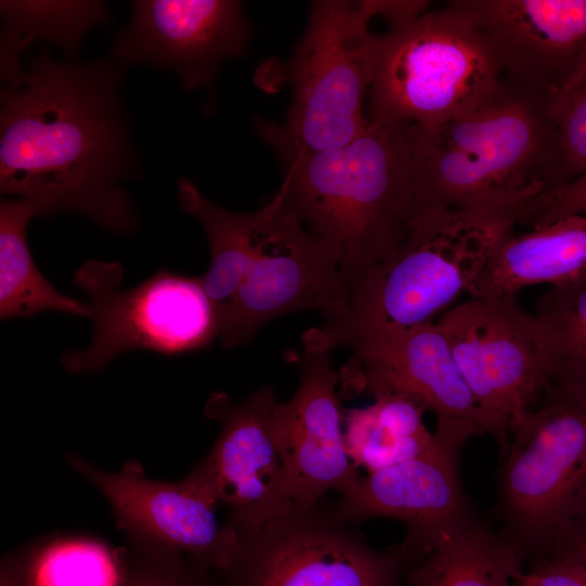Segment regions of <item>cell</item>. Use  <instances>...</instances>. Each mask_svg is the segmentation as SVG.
Instances as JSON below:
<instances>
[{
    "instance_id": "6da1fadb",
    "label": "cell",
    "mask_w": 586,
    "mask_h": 586,
    "mask_svg": "<svg viewBox=\"0 0 586 586\" xmlns=\"http://www.w3.org/2000/svg\"><path fill=\"white\" fill-rule=\"evenodd\" d=\"M124 65L112 56L56 60L42 49L15 87L1 91L0 190L38 216L76 213L127 234L139 217L123 188L138 160L119 93Z\"/></svg>"
},
{
    "instance_id": "7a4b0ae2",
    "label": "cell",
    "mask_w": 586,
    "mask_h": 586,
    "mask_svg": "<svg viewBox=\"0 0 586 586\" xmlns=\"http://www.w3.org/2000/svg\"><path fill=\"white\" fill-rule=\"evenodd\" d=\"M283 170L278 192L334 254L349 290L404 240L417 211L413 127L371 123L352 142L314 151L282 125L255 120Z\"/></svg>"
},
{
    "instance_id": "3957f363",
    "label": "cell",
    "mask_w": 586,
    "mask_h": 586,
    "mask_svg": "<svg viewBox=\"0 0 586 586\" xmlns=\"http://www.w3.org/2000/svg\"><path fill=\"white\" fill-rule=\"evenodd\" d=\"M549 104L505 82L488 100L447 122L413 127L418 209L505 219L561 184Z\"/></svg>"
},
{
    "instance_id": "277c9868",
    "label": "cell",
    "mask_w": 586,
    "mask_h": 586,
    "mask_svg": "<svg viewBox=\"0 0 586 586\" xmlns=\"http://www.w3.org/2000/svg\"><path fill=\"white\" fill-rule=\"evenodd\" d=\"M512 222L475 214L418 209L385 260L352 290L346 314L310 328L305 351L330 354L387 332L436 321L471 289Z\"/></svg>"
},
{
    "instance_id": "5b68a950",
    "label": "cell",
    "mask_w": 586,
    "mask_h": 586,
    "mask_svg": "<svg viewBox=\"0 0 586 586\" xmlns=\"http://www.w3.org/2000/svg\"><path fill=\"white\" fill-rule=\"evenodd\" d=\"M504 85L480 34L445 4L388 23L378 35L367 118L433 127L480 105Z\"/></svg>"
},
{
    "instance_id": "8992f818",
    "label": "cell",
    "mask_w": 586,
    "mask_h": 586,
    "mask_svg": "<svg viewBox=\"0 0 586 586\" xmlns=\"http://www.w3.org/2000/svg\"><path fill=\"white\" fill-rule=\"evenodd\" d=\"M498 474L500 532L558 556L586 518V393L551 385L513 430Z\"/></svg>"
},
{
    "instance_id": "52a82bcc",
    "label": "cell",
    "mask_w": 586,
    "mask_h": 586,
    "mask_svg": "<svg viewBox=\"0 0 586 586\" xmlns=\"http://www.w3.org/2000/svg\"><path fill=\"white\" fill-rule=\"evenodd\" d=\"M384 1L318 0L288 64L291 103L283 126L314 151L343 146L366 130L378 35L371 21Z\"/></svg>"
},
{
    "instance_id": "ba28073f",
    "label": "cell",
    "mask_w": 586,
    "mask_h": 586,
    "mask_svg": "<svg viewBox=\"0 0 586 586\" xmlns=\"http://www.w3.org/2000/svg\"><path fill=\"white\" fill-rule=\"evenodd\" d=\"M117 263L88 260L74 275L88 296L92 323L89 345L62 354L72 373H98L118 355L145 349L175 356L202 349L219 339L220 323L201 276L158 269L139 284L122 289Z\"/></svg>"
},
{
    "instance_id": "9c48e42d",
    "label": "cell",
    "mask_w": 586,
    "mask_h": 586,
    "mask_svg": "<svg viewBox=\"0 0 586 586\" xmlns=\"http://www.w3.org/2000/svg\"><path fill=\"white\" fill-rule=\"evenodd\" d=\"M351 290L331 250L277 193L255 209L253 254L221 323L225 348L249 344L273 319L316 310L329 323L347 311Z\"/></svg>"
},
{
    "instance_id": "30bf717a",
    "label": "cell",
    "mask_w": 586,
    "mask_h": 586,
    "mask_svg": "<svg viewBox=\"0 0 586 586\" xmlns=\"http://www.w3.org/2000/svg\"><path fill=\"white\" fill-rule=\"evenodd\" d=\"M235 533L220 586H399L404 563L395 550L372 548L319 501Z\"/></svg>"
},
{
    "instance_id": "8fae6325",
    "label": "cell",
    "mask_w": 586,
    "mask_h": 586,
    "mask_svg": "<svg viewBox=\"0 0 586 586\" xmlns=\"http://www.w3.org/2000/svg\"><path fill=\"white\" fill-rule=\"evenodd\" d=\"M436 323L502 456L549 387L533 314L515 296H470Z\"/></svg>"
},
{
    "instance_id": "7c38bea8",
    "label": "cell",
    "mask_w": 586,
    "mask_h": 586,
    "mask_svg": "<svg viewBox=\"0 0 586 586\" xmlns=\"http://www.w3.org/2000/svg\"><path fill=\"white\" fill-rule=\"evenodd\" d=\"M67 464L104 496L128 542L181 552L220 572L229 563L237 533L219 524L214 496L189 474L179 482L149 479L137 460L107 472L69 453Z\"/></svg>"
},
{
    "instance_id": "4fadbf2b",
    "label": "cell",
    "mask_w": 586,
    "mask_h": 586,
    "mask_svg": "<svg viewBox=\"0 0 586 586\" xmlns=\"http://www.w3.org/2000/svg\"><path fill=\"white\" fill-rule=\"evenodd\" d=\"M277 403L273 390L263 386L241 403L215 392L204 406L205 416L220 429L208 454L188 474L228 507L226 523L234 531L262 526L295 506L271 433Z\"/></svg>"
},
{
    "instance_id": "5bb4252c",
    "label": "cell",
    "mask_w": 586,
    "mask_h": 586,
    "mask_svg": "<svg viewBox=\"0 0 586 586\" xmlns=\"http://www.w3.org/2000/svg\"><path fill=\"white\" fill-rule=\"evenodd\" d=\"M437 443L411 460L359 476L341 493L335 512L351 524L391 518L407 526L394 550L413 562L450 526L472 514L459 474V455L476 435L459 426L437 425Z\"/></svg>"
},
{
    "instance_id": "9a60e30c",
    "label": "cell",
    "mask_w": 586,
    "mask_h": 586,
    "mask_svg": "<svg viewBox=\"0 0 586 586\" xmlns=\"http://www.w3.org/2000/svg\"><path fill=\"white\" fill-rule=\"evenodd\" d=\"M487 44L504 82L546 101L586 47V0H453Z\"/></svg>"
},
{
    "instance_id": "2e32d148",
    "label": "cell",
    "mask_w": 586,
    "mask_h": 586,
    "mask_svg": "<svg viewBox=\"0 0 586 586\" xmlns=\"http://www.w3.org/2000/svg\"><path fill=\"white\" fill-rule=\"evenodd\" d=\"M252 35L239 1L139 0L111 56L124 66L170 68L186 90L212 89L219 67L242 56Z\"/></svg>"
},
{
    "instance_id": "e0dca14e",
    "label": "cell",
    "mask_w": 586,
    "mask_h": 586,
    "mask_svg": "<svg viewBox=\"0 0 586 586\" xmlns=\"http://www.w3.org/2000/svg\"><path fill=\"white\" fill-rule=\"evenodd\" d=\"M352 349L339 371L341 393L402 396L432 411L437 425L488 434L436 321L383 333Z\"/></svg>"
},
{
    "instance_id": "ac0fdd59",
    "label": "cell",
    "mask_w": 586,
    "mask_h": 586,
    "mask_svg": "<svg viewBox=\"0 0 586 586\" xmlns=\"http://www.w3.org/2000/svg\"><path fill=\"white\" fill-rule=\"evenodd\" d=\"M296 361L298 386L275 405L270 426L293 504L310 506L330 491L343 493L360 475L346 449L339 371L326 353L304 349Z\"/></svg>"
},
{
    "instance_id": "d6986e66",
    "label": "cell",
    "mask_w": 586,
    "mask_h": 586,
    "mask_svg": "<svg viewBox=\"0 0 586 586\" xmlns=\"http://www.w3.org/2000/svg\"><path fill=\"white\" fill-rule=\"evenodd\" d=\"M584 278L586 215H572L506 234L469 295L515 296L527 286H555Z\"/></svg>"
},
{
    "instance_id": "ffe728a7",
    "label": "cell",
    "mask_w": 586,
    "mask_h": 586,
    "mask_svg": "<svg viewBox=\"0 0 586 586\" xmlns=\"http://www.w3.org/2000/svg\"><path fill=\"white\" fill-rule=\"evenodd\" d=\"M525 559L500 531L473 514L454 524L413 561L408 586H511Z\"/></svg>"
},
{
    "instance_id": "44dd1931",
    "label": "cell",
    "mask_w": 586,
    "mask_h": 586,
    "mask_svg": "<svg viewBox=\"0 0 586 586\" xmlns=\"http://www.w3.org/2000/svg\"><path fill=\"white\" fill-rule=\"evenodd\" d=\"M0 67L4 87H15L25 77L21 63L35 40L56 44L68 58L80 47L86 33L109 20L101 1H1Z\"/></svg>"
},
{
    "instance_id": "7402d4cb",
    "label": "cell",
    "mask_w": 586,
    "mask_h": 586,
    "mask_svg": "<svg viewBox=\"0 0 586 586\" xmlns=\"http://www.w3.org/2000/svg\"><path fill=\"white\" fill-rule=\"evenodd\" d=\"M345 415V444L354 464L367 473L411 460L432 450L437 436L428 430L422 407L397 395H379Z\"/></svg>"
},
{
    "instance_id": "603a6c76",
    "label": "cell",
    "mask_w": 586,
    "mask_h": 586,
    "mask_svg": "<svg viewBox=\"0 0 586 586\" xmlns=\"http://www.w3.org/2000/svg\"><path fill=\"white\" fill-rule=\"evenodd\" d=\"M38 216L35 206L18 199L0 202V318H28L42 311L87 317V304L56 290L41 273L27 244L26 229Z\"/></svg>"
},
{
    "instance_id": "cb8c5ba5",
    "label": "cell",
    "mask_w": 586,
    "mask_h": 586,
    "mask_svg": "<svg viewBox=\"0 0 586 586\" xmlns=\"http://www.w3.org/2000/svg\"><path fill=\"white\" fill-rule=\"evenodd\" d=\"M177 200L181 209L194 216L205 232L211 259L201 279L221 328L253 254L255 212L227 209L205 196L186 177L177 181Z\"/></svg>"
},
{
    "instance_id": "d4e9b609",
    "label": "cell",
    "mask_w": 586,
    "mask_h": 586,
    "mask_svg": "<svg viewBox=\"0 0 586 586\" xmlns=\"http://www.w3.org/2000/svg\"><path fill=\"white\" fill-rule=\"evenodd\" d=\"M532 314L549 386L586 393V278L550 286Z\"/></svg>"
},
{
    "instance_id": "484cf974",
    "label": "cell",
    "mask_w": 586,
    "mask_h": 586,
    "mask_svg": "<svg viewBox=\"0 0 586 586\" xmlns=\"http://www.w3.org/2000/svg\"><path fill=\"white\" fill-rule=\"evenodd\" d=\"M120 548L89 536L39 542L35 586H118Z\"/></svg>"
},
{
    "instance_id": "4316f807",
    "label": "cell",
    "mask_w": 586,
    "mask_h": 586,
    "mask_svg": "<svg viewBox=\"0 0 586 586\" xmlns=\"http://www.w3.org/2000/svg\"><path fill=\"white\" fill-rule=\"evenodd\" d=\"M560 158L561 184L586 176V47L548 106Z\"/></svg>"
},
{
    "instance_id": "83f0119b",
    "label": "cell",
    "mask_w": 586,
    "mask_h": 586,
    "mask_svg": "<svg viewBox=\"0 0 586 586\" xmlns=\"http://www.w3.org/2000/svg\"><path fill=\"white\" fill-rule=\"evenodd\" d=\"M120 553L118 586H220L214 570L175 550L127 540Z\"/></svg>"
},
{
    "instance_id": "f1b7e54d",
    "label": "cell",
    "mask_w": 586,
    "mask_h": 586,
    "mask_svg": "<svg viewBox=\"0 0 586 586\" xmlns=\"http://www.w3.org/2000/svg\"><path fill=\"white\" fill-rule=\"evenodd\" d=\"M572 215H586V176L542 193L525 208L518 226L527 229Z\"/></svg>"
},
{
    "instance_id": "f546056e",
    "label": "cell",
    "mask_w": 586,
    "mask_h": 586,
    "mask_svg": "<svg viewBox=\"0 0 586 586\" xmlns=\"http://www.w3.org/2000/svg\"><path fill=\"white\" fill-rule=\"evenodd\" d=\"M519 579L525 586H586V569L568 557H546Z\"/></svg>"
},
{
    "instance_id": "4dcf8cb0",
    "label": "cell",
    "mask_w": 586,
    "mask_h": 586,
    "mask_svg": "<svg viewBox=\"0 0 586 586\" xmlns=\"http://www.w3.org/2000/svg\"><path fill=\"white\" fill-rule=\"evenodd\" d=\"M39 542H29L1 557L0 586H35Z\"/></svg>"
},
{
    "instance_id": "1f68e13d",
    "label": "cell",
    "mask_w": 586,
    "mask_h": 586,
    "mask_svg": "<svg viewBox=\"0 0 586 586\" xmlns=\"http://www.w3.org/2000/svg\"><path fill=\"white\" fill-rule=\"evenodd\" d=\"M558 556L568 557L586 569V518L577 526Z\"/></svg>"
},
{
    "instance_id": "d6a6232c",
    "label": "cell",
    "mask_w": 586,
    "mask_h": 586,
    "mask_svg": "<svg viewBox=\"0 0 586 586\" xmlns=\"http://www.w3.org/2000/svg\"><path fill=\"white\" fill-rule=\"evenodd\" d=\"M511 586H525V585L518 577L517 581Z\"/></svg>"
}]
</instances>
